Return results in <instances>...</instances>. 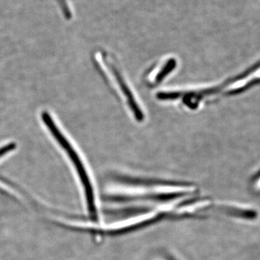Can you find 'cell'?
<instances>
[{"instance_id": "6da1fadb", "label": "cell", "mask_w": 260, "mask_h": 260, "mask_svg": "<svg viewBox=\"0 0 260 260\" xmlns=\"http://www.w3.org/2000/svg\"><path fill=\"white\" fill-rule=\"evenodd\" d=\"M105 190L107 198L117 203L155 204L194 196L198 187L191 183L118 176L111 179Z\"/></svg>"}, {"instance_id": "7a4b0ae2", "label": "cell", "mask_w": 260, "mask_h": 260, "mask_svg": "<svg viewBox=\"0 0 260 260\" xmlns=\"http://www.w3.org/2000/svg\"><path fill=\"white\" fill-rule=\"evenodd\" d=\"M42 119L56 141L64 149L74 165L81 184L82 189H83V199L87 213L88 214L89 220H90L89 221L97 223H102L103 219L100 200H99V197H98L93 181L89 175L86 167L84 165L79 155L75 151L68 139L65 138L60 129L57 127L54 119L51 117L49 113H43Z\"/></svg>"}, {"instance_id": "3957f363", "label": "cell", "mask_w": 260, "mask_h": 260, "mask_svg": "<svg viewBox=\"0 0 260 260\" xmlns=\"http://www.w3.org/2000/svg\"><path fill=\"white\" fill-rule=\"evenodd\" d=\"M104 64H105V68L107 69V74L109 75V77L111 76L112 83L114 85L116 84L118 91L122 94V96L127 104L130 110L134 114L135 119L138 121L143 120L144 119V116L142 109L138 106L131 89L129 88L126 80L121 74V71L117 68V65L114 64V61L113 60L112 58L108 59L107 56L104 57Z\"/></svg>"}, {"instance_id": "277c9868", "label": "cell", "mask_w": 260, "mask_h": 260, "mask_svg": "<svg viewBox=\"0 0 260 260\" xmlns=\"http://www.w3.org/2000/svg\"><path fill=\"white\" fill-rule=\"evenodd\" d=\"M176 66V61L174 59H170V60L166 61L164 66L160 67L158 68V71L157 73H153L151 77L149 78L150 83L151 85H157L161 83L162 80L169 75Z\"/></svg>"}, {"instance_id": "5b68a950", "label": "cell", "mask_w": 260, "mask_h": 260, "mask_svg": "<svg viewBox=\"0 0 260 260\" xmlns=\"http://www.w3.org/2000/svg\"><path fill=\"white\" fill-rule=\"evenodd\" d=\"M150 260H179L175 256H173L170 253L167 251H159L156 254H153L150 257Z\"/></svg>"}, {"instance_id": "8992f818", "label": "cell", "mask_w": 260, "mask_h": 260, "mask_svg": "<svg viewBox=\"0 0 260 260\" xmlns=\"http://www.w3.org/2000/svg\"><path fill=\"white\" fill-rule=\"evenodd\" d=\"M251 186L254 192L260 194V170L251 179Z\"/></svg>"}, {"instance_id": "52a82bcc", "label": "cell", "mask_w": 260, "mask_h": 260, "mask_svg": "<svg viewBox=\"0 0 260 260\" xmlns=\"http://www.w3.org/2000/svg\"><path fill=\"white\" fill-rule=\"evenodd\" d=\"M15 148V145L14 143H10V144L5 145L0 148V158L5 155V154L10 153L12 150H14Z\"/></svg>"}]
</instances>
